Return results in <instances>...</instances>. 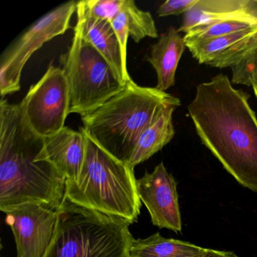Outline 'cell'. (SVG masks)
<instances>
[{
  "label": "cell",
  "mask_w": 257,
  "mask_h": 257,
  "mask_svg": "<svg viewBox=\"0 0 257 257\" xmlns=\"http://www.w3.org/2000/svg\"><path fill=\"white\" fill-rule=\"evenodd\" d=\"M85 2L93 17L111 23L121 12L124 0H85Z\"/></svg>",
  "instance_id": "44dd1931"
},
{
  "label": "cell",
  "mask_w": 257,
  "mask_h": 257,
  "mask_svg": "<svg viewBox=\"0 0 257 257\" xmlns=\"http://www.w3.org/2000/svg\"><path fill=\"white\" fill-rule=\"evenodd\" d=\"M177 186L163 162L137 180L140 199L148 210L153 225L178 233L182 231V218Z\"/></svg>",
  "instance_id": "30bf717a"
},
{
  "label": "cell",
  "mask_w": 257,
  "mask_h": 257,
  "mask_svg": "<svg viewBox=\"0 0 257 257\" xmlns=\"http://www.w3.org/2000/svg\"><path fill=\"white\" fill-rule=\"evenodd\" d=\"M25 121L39 136L48 138L64 128L70 93L64 70L50 65L19 103Z\"/></svg>",
  "instance_id": "ba28073f"
},
{
  "label": "cell",
  "mask_w": 257,
  "mask_h": 257,
  "mask_svg": "<svg viewBox=\"0 0 257 257\" xmlns=\"http://www.w3.org/2000/svg\"><path fill=\"white\" fill-rule=\"evenodd\" d=\"M118 37L122 53L123 61L127 66V42L129 37L135 43L146 37H159L154 19L148 12L142 11L137 7L133 0H124V5L118 16L111 22Z\"/></svg>",
  "instance_id": "2e32d148"
},
{
  "label": "cell",
  "mask_w": 257,
  "mask_h": 257,
  "mask_svg": "<svg viewBox=\"0 0 257 257\" xmlns=\"http://www.w3.org/2000/svg\"><path fill=\"white\" fill-rule=\"evenodd\" d=\"M44 147L24 118L20 104L0 102V210L40 204L58 210L66 180L47 160L37 159Z\"/></svg>",
  "instance_id": "7a4b0ae2"
},
{
  "label": "cell",
  "mask_w": 257,
  "mask_h": 257,
  "mask_svg": "<svg viewBox=\"0 0 257 257\" xmlns=\"http://www.w3.org/2000/svg\"><path fill=\"white\" fill-rule=\"evenodd\" d=\"M231 69L233 83L256 87L257 44Z\"/></svg>",
  "instance_id": "ffe728a7"
},
{
  "label": "cell",
  "mask_w": 257,
  "mask_h": 257,
  "mask_svg": "<svg viewBox=\"0 0 257 257\" xmlns=\"http://www.w3.org/2000/svg\"><path fill=\"white\" fill-rule=\"evenodd\" d=\"M76 13V25L80 29L84 40L92 45L109 62L120 80L127 83L131 77L127 66L123 61L118 37L110 22L93 17L87 9L85 0L78 1Z\"/></svg>",
  "instance_id": "7c38bea8"
},
{
  "label": "cell",
  "mask_w": 257,
  "mask_h": 257,
  "mask_svg": "<svg viewBox=\"0 0 257 257\" xmlns=\"http://www.w3.org/2000/svg\"><path fill=\"white\" fill-rule=\"evenodd\" d=\"M170 106H180V99L156 87L140 86L131 79L104 104L81 116L82 128L102 148L127 164L143 132Z\"/></svg>",
  "instance_id": "3957f363"
},
{
  "label": "cell",
  "mask_w": 257,
  "mask_h": 257,
  "mask_svg": "<svg viewBox=\"0 0 257 257\" xmlns=\"http://www.w3.org/2000/svg\"><path fill=\"white\" fill-rule=\"evenodd\" d=\"M257 44V28L239 31L187 47L201 64L216 68L235 65Z\"/></svg>",
  "instance_id": "4fadbf2b"
},
{
  "label": "cell",
  "mask_w": 257,
  "mask_h": 257,
  "mask_svg": "<svg viewBox=\"0 0 257 257\" xmlns=\"http://www.w3.org/2000/svg\"><path fill=\"white\" fill-rule=\"evenodd\" d=\"M86 141V155L79 180L66 183L65 198L76 205L138 222L141 201L135 171L93 141L81 127Z\"/></svg>",
  "instance_id": "277c9868"
},
{
  "label": "cell",
  "mask_w": 257,
  "mask_h": 257,
  "mask_svg": "<svg viewBox=\"0 0 257 257\" xmlns=\"http://www.w3.org/2000/svg\"><path fill=\"white\" fill-rule=\"evenodd\" d=\"M192 257H239L231 251L217 250V249L203 248L202 250Z\"/></svg>",
  "instance_id": "603a6c76"
},
{
  "label": "cell",
  "mask_w": 257,
  "mask_h": 257,
  "mask_svg": "<svg viewBox=\"0 0 257 257\" xmlns=\"http://www.w3.org/2000/svg\"><path fill=\"white\" fill-rule=\"evenodd\" d=\"M62 63L70 93L69 114L93 112L125 86L109 62L84 40L78 25Z\"/></svg>",
  "instance_id": "8992f818"
},
{
  "label": "cell",
  "mask_w": 257,
  "mask_h": 257,
  "mask_svg": "<svg viewBox=\"0 0 257 257\" xmlns=\"http://www.w3.org/2000/svg\"><path fill=\"white\" fill-rule=\"evenodd\" d=\"M225 75L197 86L188 106L202 144L239 184L257 193V118Z\"/></svg>",
  "instance_id": "6da1fadb"
},
{
  "label": "cell",
  "mask_w": 257,
  "mask_h": 257,
  "mask_svg": "<svg viewBox=\"0 0 257 257\" xmlns=\"http://www.w3.org/2000/svg\"><path fill=\"white\" fill-rule=\"evenodd\" d=\"M129 225L64 197L55 237L45 257H128L133 238Z\"/></svg>",
  "instance_id": "5b68a950"
},
{
  "label": "cell",
  "mask_w": 257,
  "mask_h": 257,
  "mask_svg": "<svg viewBox=\"0 0 257 257\" xmlns=\"http://www.w3.org/2000/svg\"><path fill=\"white\" fill-rule=\"evenodd\" d=\"M86 155L83 132L64 127L52 136L44 138V147L38 159L49 161L66 180L76 183L82 172Z\"/></svg>",
  "instance_id": "8fae6325"
},
{
  "label": "cell",
  "mask_w": 257,
  "mask_h": 257,
  "mask_svg": "<svg viewBox=\"0 0 257 257\" xmlns=\"http://www.w3.org/2000/svg\"><path fill=\"white\" fill-rule=\"evenodd\" d=\"M177 107L168 106L158 119L143 132L127 162L130 168L135 169L136 165L148 160L173 139L175 135L172 121L173 112Z\"/></svg>",
  "instance_id": "e0dca14e"
},
{
  "label": "cell",
  "mask_w": 257,
  "mask_h": 257,
  "mask_svg": "<svg viewBox=\"0 0 257 257\" xmlns=\"http://www.w3.org/2000/svg\"><path fill=\"white\" fill-rule=\"evenodd\" d=\"M186 48L184 37L174 28H170L152 46L147 61L157 74L158 89L165 91L175 84L176 71Z\"/></svg>",
  "instance_id": "9a60e30c"
},
{
  "label": "cell",
  "mask_w": 257,
  "mask_h": 257,
  "mask_svg": "<svg viewBox=\"0 0 257 257\" xmlns=\"http://www.w3.org/2000/svg\"><path fill=\"white\" fill-rule=\"evenodd\" d=\"M203 247L189 242L165 238L156 233L145 239L132 238L128 257H192Z\"/></svg>",
  "instance_id": "ac0fdd59"
},
{
  "label": "cell",
  "mask_w": 257,
  "mask_h": 257,
  "mask_svg": "<svg viewBox=\"0 0 257 257\" xmlns=\"http://www.w3.org/2000/svg\"><path fill=\"white\" fill-rule=\"evenodd\" d=\"M252 89H253L254 94H255V97H257V86L253 87V88H252Z\"/></svg>",
  "instance_id": "cb8c5ba5"
},
{
  "label": "cell",
  "mask_w": 257,
  "mask_h": 257,
  "mask_svg": "<svg viewBox=\"0 0 257 257\" xmlns=\"http://www.w3.org/2000/svg\"><path fill=\"white\" fill-rule=\"evenodd\" d=\"M255 28H257V16H237L193 30L186 34L183 37L186 47H189L223 36Z\"/></svg>",
  "instance_id": "d6986e66"
},
{
  "label": "cell",
  "mask_w": 257,
  "mask_h": 257,
  "mask_svg": "<svg viewBox=\"0 0 257 257\" xmlns=\"http://www.w3.org/2000/svg\"><path fill=\"white\" fill-rule=\"evenodd\" d=\"M78 1L58 6L39 19L10 49L4 54L0 64L1 97L17 92L21 88L22 70L33 54L52 39L72 28L70 20Z\"/></svg>",
  "instance_id": "52a82bcc"
},
{
  "label": "cell",
  "mask_w": 257,
  "mask_h": 257,
  "mask_svg": "<svg viewBox=\"0 0 257 257\" xmlns=\"http://www.w3.org/2000/svg\"><path fill=\"white\" fill-rule=\"evenodd\" d=\"M4 213L14 234L17 257H45L56 232L58 210L29 203L10 207Z\"/></svg>",
  "instance_id": "9c48e42d"
},
{
  "label": "cell",
  "mask_w": 257,
  "mask_h": 257,
  "mask_svg": "<svg viewBox=\"0 0 257 257\" xmlns=\"http://www.w3.org/2000/svg\"><path fill=\"white\" fill-rule=\"evenodd\" d=\"M257 16V1L252 0H198L184 14L179 32L185 34L219 21L237 16Z\"/></svg>",
  "instance_id": "5bb4252c"
},
{
  "label": "cell",
  "mask_w": 257,
  "mask_h": 257,
  "mask_svg": "<svg viewBox=\"0 0 257 257\" xmlns=\"http://www.w3.org/2000/svg\"><path fill=\"white\" fill-rule=\"evenodd\" d=\"M198 0H168L159 7L157 11L159 17L179 16L186 13Z\"/></svg>",
  "instance_id": "7402d4cb"
}]
</instances>
